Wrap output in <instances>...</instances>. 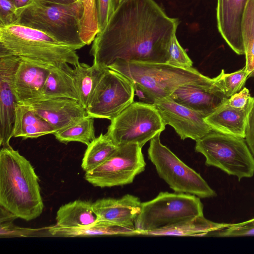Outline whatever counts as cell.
<instances>
[{
    "label": "cell",
    "instance_id": "6da1fadb",
    "mask_svg": "<svg viewBox=\"0 0 254 254\" xmlns=\"http://www.w3.org/2000/svg\"><path fill=\"white\" fill-rule=\"evenodd\" d=\"M179 24L154 0H127L95 36L90 51L93 64L107 69L117 59L167 64Z\"/></svg>",
    "mask_w": 254,
    "mask_h": 254
},
{
    "label": "cell",
    "instance_id": "7a4b0ae2",
    "mask_svg": "<svg viewBox=\"0 0 254 254\" xmlns=\"http://www.w3.org/2000/svg\"><path fill=\"white\" fill-rule=\"evenodd\" d=\"M0 206L26 221L39 217L44 208L34 168L10 145L0 151Z\"/></svg>",
    "mask_w": 254,
    "mask_h": 254
},
{
    "label": "cell",
    "instance_id": "3957f363",
    "mask_svg": "<svg viewBox=\"0 0 254 254\" xmlns=\"http://www.w3.org/2000/svg\"><path fill=\"white\" fill-rule=\"evenodd\" d=\"M108 68L128 78L133 83L135 92L139 99L152 104L169 97L178 88L187 84L218 88L213 78L202 74L193 67L182 68L166 63H141L117 59Z\"/></svg>",
    "mask_w": 254,
    "mask_h": 254
},
{
    "label": "cell",
    "instance_id": "277c9868",
    "mask_svg": "<svg viewBox=\"0 0 254 254\" xmlns=\"http://www.w3.org/2000/svg\"><path fill=\"white\" fill-rule=\"evenodd\" d=\"M14 56L50 66H73L76 50L36 29L15 24L0 26V57Z\"/></svg>",
    "mask_w": 254,
    "mask_h": 254
},
{
    "label": "cell",
    "instance_id": "5b68a950",
    "mask_svg": "<svg viewBox=\"0 0 254 254\" xmlns=\"http://www.w3.org/2000/svg\"><path fill=\"white\" fill-rule=\"evenodd\" d=\"M18 12L17 24L41 31L76 50L85 46L80 35L83 5L79 0L52 4L33 0Z\"/></svg>",
    "mask_w": 254,
    "mask_h": 254
},
{
    "label": "cell",
    "instance_id": "8992f818",
    "mask_svg": "<svg viewBox=\"0 0 254 254\" xmlns=\"http://www.w3.org/2000/svg\"><path fill=\"white\" fill-rule=\"evenodd\" d=\"M202 215L199 197L185 193L160 192L153 199L141 203L134 226L138 235H146Z\"/></svg>",
    "mask_w": 254,
    "mask_h": 254
},
{
    "label": "cell",
    "instance_id": "52a82bcc",
    "mask_svg": "<svg viewBox=\"0 0 254 254\" xmlns=\"http://www.w3.org/2000/svg\"><path fill=\"white\" fill-rule=\"evenodd\" d=\"M195 150L205 157L206 165L239 181L254 175V157L245 138L213 131L196 141Z\"/></svg>",
    "mask_w": 254,
    "mask_h": 254
},
{
    "label": "cell",
    "instance_id": "ba28073f",
    "mask_svg": "<svg viewBox=\"0 0 254 254\" xmlns=\"http://www.w3.org/2000/svg\"><path fill=\"white\" fill-rule=\"evenodd\" d=\"M160 134L150 140L148 149V158L159 177L176 192L192 194L201 198L216 196L215 191L199 174L161 143Z\"/></svg>",
    "mask_w": 254,
    "mask_h": 254
},
{
    "label": "cell",
    "instance_id": "9c48e42d",
    "mask_svg": "<svg viewBox=\"0 0 254 254\" xmlns=\"http://www.w3.org/2000/svg\"><path fill=\"white\" fill-rule=\"evenodd\" d=\"M165 126L154 104L133 102L111 120L106 134L117 146L134 144L142 147Z\"/></svg>",
    "mask_w": 254,
    "mask_h": 254
},
{
    "label": "cell",
    "instance_id": "30bf717a",
    "mask_svg": "<svg viewBox=\"0 0 254 254\" xmlns=\"http://www.w3.org/2000/svg\"><path fill=\"white\" fill-rule=\"evenodd\" d=\"M142 147L129 144L117 149L102 164L85 172V179L95 187H112L131 184L145 170Z\"/></svg>",
    "mask_w": 254,
    "mask_h": 254
},
{
    "label": "cell",
    "instance_id": "8fae6325",
    "mask_svg": "<svg viewBox=\"0 0 254 254\" xmlns=\"http://www.w3.org/2000/svg\"><path fill=\"white\" fill-rule=\"evenodd\" d=\"M134 95L133 83L122 73L108 68L86 109L87 115L112 120L133 102Z\"/></svg>",
    "mask_w": 254,
    "mask_h": 254
},
{
    "label": "cell",
    "instance_id": "7c38bea8",
    "mask_svg": "<svg viewBox=\"0 0 254 254\" xmlns=\"http://www.w3.org/2000/svg\"><path fill=\"white\" fill-rule=\"evenodd\" d=\"M154 105L164 124L172 127L182 140L196 141L213 131L205 122V115L180 104L170 97Z\"/></svg>",
    "mask_w": 254,
    "mask_h": 254
},
{
    "label": "cell",
    "instance_id": "4fadbf2b",
    "mask_svg": "<svg viewBox=\"0 0 254 254\" xmlns=\"http://www.w3.org/2000/svg\"><path fill=\"white\" fill-rule=\"evenodd\" d=\"M21 58L14 56L0 57V145L10 146L17 103L14 78Z\"/></svg>",
    "mask_w": 254,
    "mask_h": 254
},
{
    "label": "cell",
    "instance_id": "5bb4252c",
    "mask_svg": "<svg viewBox=\"0 0 254 254\" xmlns=\"http://www.w3.org/2000/svg\"><path fill=\"white\" fill-rule=\"evenodd\" d=\"M57 131L64 129L88 116L78 100L60 97L40 96L23 101Z\"/></svg>",
    "mask_w": 254,
    "mask_h": 254
},
{
    "label": "cell",
    "instance_id": "9a60e30c",
    "mask_svg": "<svg viewBox=\"0 0 254 254\" xmlns=\"http://www.w3.org/2000/svg\"><path fill=\"white\" fill-rule=\"evenodd\" d=\"M141 203L138 197L127 194L120 198L98 199L92 203V208L97 221L136 230L134 224Z\"/></svg>",
    "mask_w": 254,
    "mask_h": 254
},
{
    "label": "cell",
    "instance_id": "2e32d148",
    "mask_svg": "<svg viewBox=\"0 0 254 254\" xmlns=\"http://www.w3.org/2000/svg\"><path fill=\"white\" fill-rule=\"evenodd\" d=\"M248 0H217L216 21L222 37L238 55H244L241 32L244 11Z\"/></svg>",
    "mask_w": 254,
    "mask_h": 254
},
{
    "label": "cell",
    "instance_id": "e0dca14e",
    "mask_svg": "<svg viewBox=\"0 0 254 254\" xmlns=\"http://www.w3.org/2000/svg\"><path fill=\"white\" fill-rule=\"evenodd\" d=\"M52 67L21 58L13 83L17 103L41 96Z\"/></svg>",
    "mask_w": 254,
    "mask_h": 254
},
{
    "label": "cell",
    "instance_id": "ac0fdd59",
    "mask_svg": "<svg viewBox=\"0 0 254 254\" xmlns=\"http://www.w3.org/2000/svg\"><path fill=\"white\" fill-rule=\"evenodd\" d=\"M170 97L176 102L206 116L227 99L217 88L191 83L179 87Z\"/></svg>",
    "mask_w": 254,
    "mask_h": 254
},
{
    "label": "cell",
    "instance_id": "d6986e66",
    "mask_svg": "<svg viewBox=\"0 0 254 254\" xmlns=\"http://www.w3.org/2000/svg\"><path fill=\"white\" fill-rule=\"evenodd\" d=\"M253 106L238 109L229 106L225 101L206 116L204 121L214 131L245 138Z\"/></svg>",
    "mask_w": 254,
    "mask_h": 254
},
{
    "label": "cell",
    "instance_id": "ffe728a7",
    "mask_svg": "<svg viewBox=\"0 0 254 254\" xmlns=\"http://www.w3.org/2000/svg\"><path fill=\"white\" fill-rule=\"evenodd\" d=\"M56 129L29 106L17 103L12 136L23 139L54 134Z\"/></svg>",
    "mask_w": 254,
    "mask_h": 254
},
{
    "label": "cell",
    "instance_id": "44dd1931",
    "mask_svg": "<svg viewBox=\"0 0 254 254\" xmlns=\"http://www.w3.org/2000/svg\"><path fill=\"white\" fill-rule=\"evenodd\" d=\"M69 64L54 66L50 71L41 96L70 98L79 101L78 93Z\"/></svg>",
    "mask_w": 254,
    "mask_h": 254
},
{
    "label": "cell",
    "instance_id": "7402d4cb",
    "mask_svg": "<svg viewBox=\"0 0 254 254\" xmlns=\"http://www.w3.org/2000/svg\"><path fill=\"white\" fill-rule=\"evenodd\" d=\"M56 225L64 228H82L97 221L92 203L76 200L62 206L58 210Z\"/></svg>",
    "mask_w": 254,
    "mask_h": 254
},
{
    "label": "cell",
    "instance_id": "603a6c76",
    "mask_svg": "<svg viewBox=\"0 0 254 254\" xmlns=\"http://www.w3.org/2000/svg\"><path fill=\"white\" fill-rule=\"evenodd\" d=\"M45 236L64 237L137 235L136 230L98 221L91 226L82 228H64L55 225L45 228Z\"/></svg>",
    "mask_w": 254,
    "mask_h": 254
},
{
    "label": "cell",
    "instance_id": "cb8c5ba5",
    "mask_svg": "<svg viewBox=\"0 0 254 254\" xmlns=\"http://www.w3.org/2000/svg\"><path fill=\"white\" fill-rule=\"evenodd\" d=\"M229 225L230 224L211 221L202 215L187 220L162 230L149 233L146 235L204 236L224 229Z\"/></svg>",
    "mask_w": 254,
    "mask_h": 254
},
{
    "label": "cell",
    "instance_id": "d4e9b609",
    "mask_svg": "<svg viewBox=\"0 0 254 254\" xmlns=\"http://www.w3.org/2000/svg\"><path fill=\"white\" fill-rule=\"evenodd\" d=\"M106 69L93 64L90 66L80 62L72 69L71 73L75 81L79 102L84 108H87Z\"/></svg>",
    "mask_w": 254,
    "mask_h": 254
},
{
    "label": "cell",
    "instance_id": "484cf974",
    "mask_svg": "<svg viewBox=\"0 0 254 254\" xmlns=\"http://www.w3.org/2000/svg\"><path fill=\"white\" fill-rule=\"evenodd\" d=\"M118 148L106 133H101L87 145L81 167L88 172L105 162Z\"/></svg>",
    "mask_w": 254,
    "mask_h": 254
},
{
    "label": "cell",
    "instance_id": "4316f807",
    "mask_svg": "<svg viewBox=\"0 0 254 254\" xmlns=\"http://www.w3.org/2000/svg\"><path fill=\"white\" fill-rule=\"evenodd\" d=\"M246 64L249 77H254V0H248L241 24Z\"/></svg>",
    "mask_w": 254,
    "mask_h": 254
},
{
    "label": "cell",
    "instance_id": "83f0119b",
    "mask_svg": "<svg viewBox=\"0 0 254 254\" xmlns=\"http://www.w3.org/2000/svg\"><path fill=\"white\" fill-rule=\"evenodd\" d=\"M94 118L87 116L54 135L60 142H79L87 146L95 138Z\"/></svg>",
    "mask_w": 254,
    "mask_h": 254
},
{
    "label": "cell",
    "instance_id": "f1b7e54d",
    "mask_svg": "<svg viewBox=\"0 0 254 254\" xmlns=\"http://www.w3.org/2000/svg\"><path fill=\"white\" fill-rule=\"evenodd\" d=\"M248 77V73L244 66L229 73H226L224 69H222L220 74L213 79L222 93L228 98L242 89Z\"/></svg>",
    "mask_w": 254,
    "mask_h": 254
},
{
    "label": "cell",
    "instance_id": "f546056e",
    "mask_svg": "<svg viewBox=\"0 0 254 254\" xmlns=\"http://www.w3.org/2000/svg\"><path fill=\"white\" fill-rule=\"evenodd\" d=\"M80 35L86 45H90L99 32L95 0H86L80 22Z\"/></svg>",
    "mask_w": 254,
    "mask_h": 254
},
{
    "label": "cell",
    "instance_id": "4dcf8cb0",
    "mask_svg": "<svg viewBox=\"0 0 254 254\" xmlns=\"http://www.w3.org/2000/svg\"><path fill=\"white\" fill-rule=\"evenodd\" d=\"M168 53L169 58L167 64L182 68L192 67L193 63L179 43L176 34L171 39Z\"/></svg>",
    "mask_w": 254,
    "mask_h": 254
},
{
    "label": "cell",
    "instance_id": "1f68e13d",
    "mask_svg": "<svg viewBox=\"0 0 254 254\" xmlns=\"http://www.w3.org/2000/svg\"><path fill=\"white\" fill-rule=\"evenodd\" d=\"M220 237H232L254 236V218L248 221L230 224L229 226L212 234Z\"/></svg>",
    "mask_w": 254,
    "mask_h": 254
},
{
    "label": "cell",
    "instance_id": "d6a6232c",
    "mask_svg": "<svg viewBox=\"0 0 254 254\" xmlns=\"http://www.w3.org/2000/svg\"><path fill=\"white\" fill-rule=\"evenodd\" d=\"M19 12L11 0H0V26L17 24Z\"/></svg>",
    "mask_w": 254,
    "mask_h": 254
},
{
    "label": "cell",
    "instance_id": "836d02e7",
    "mask_svg": "<svg viewBox=\"0 0 254 254\" xmlns=\"http://www.w3.org/2000/svg\"><path fill=\"white\" fill-rule=\"evenodd\" d=\"M40 229L23 228L13 225L11 222L0 223V238L15 237H28L33 235L41 236V233H39Z\"/></svg>",
    "mask_w": 254,
    "mask_h": 254
},
{
    "label": "cell",
    "instance_id": "e575fe53",
    "mask_svg": "<svg viewBox=\"0 0 254 254\" xmlns=\"http://www.w3.org/2000/svg\"><path fill=\"white\" fill-rule=\"evenodd\" d=\"M226 103L229 106L238 109H245L254 103V97L251 96L249 90L244 87L239 92L227 99Z\"/></svg>",
    "mask_w": 254,
    "mask_h": 254
},
{
    "label": "cell",
    "instance_id": "d590c367",
    "mask_svg": "<svg viewBox=\"0 0 254 254\" xmlns=\"http://www.w3.org/2000/svg\"><path fill=\"white\" fill-rule=\"evenodd\" d=\"M99 32L107 24L114 13L112 0H95Z\"/></svg>",
    "mask_w": 254,
    "mask_h": 254
},
{
    "label": "cell",
    "instance_id": "8d00e7d4",
    "mask_svg": "<svg viewBox=\"0 0 254 254\" xmlns=\"http://www.w3.org/2000/svg\"><path fill=\"white\" fill-rule=\"evenodd\" d=\"M245 139L254 157V103L249 116Z\"/></svg>",
    "mask_w": 254,
    "mask_h": 254
},
{
    "label": "cell",
    "instance_id": "74e56055",
    "mask_svg": "<svg viewBox=\"0 0 254 254\" xmlns=\"http://www.w3.org/2000/svg\"><path fill=\"white\" fill-rule=\"evenodd\" d=\"M0 222H6L12 221L17 217L10 211L0 206Z\"/></svg>",
    "mask_w": 254,
    "mask_h": 254
},
{
    "label": "cell",
    "instance_id": "f35d334b",
    "mask_svg": "<svg viewBox=\"0 0 254 254\" xmlns=\"http://www.w3.org/2000/svg\"><path fill=\"white\" fill-rule=\"evenodd\" d=\"M13 3L14 5L17 9L18 11L23 9L24 8L26 7L33 0H11Z\"/></svg>",
    "mask_w": 254,
    "mask_h": 254
},
{
    "label": "cell",
    "instance_id": "ab89813d",
    "mask_svg": "<svg viewBox=\"0 0 254 254\" xmlns=\"http://www.w3.org/2000/svg\"><path fill=\"white\" fill-rule=\"evenodd\" d=\"M41 2L52 4H69L77 0H38Z\"/></svg>",
    "mask_w": 254,
    "mask_h": 254
},
{
    "label": "cell",
    "instance_id": "60d3db41",
    "mask_svg": "<svg viewBox=\"0 0 254 254\" xmlns=\"http://www.w3.org/2000/svg\"><path fill=\"white\" fill-rule=\"evenodd\" d=\"M127 0H112L114 12Z\"/></svg>",
    "mask_w": 254,
    "mask_h": 254
}]
</instances>
